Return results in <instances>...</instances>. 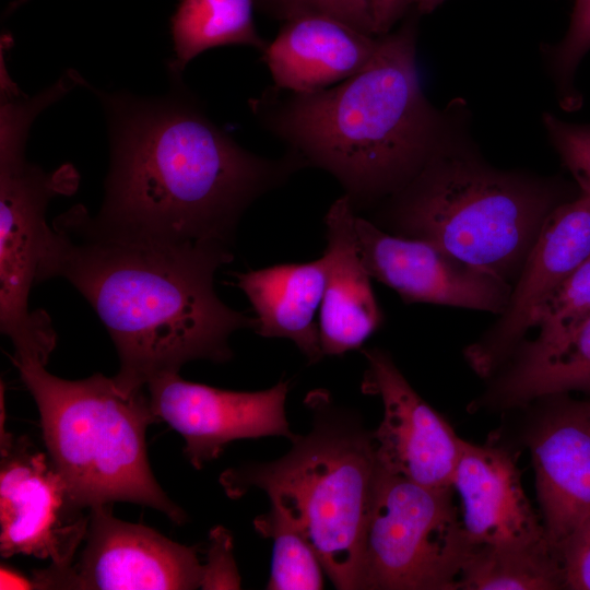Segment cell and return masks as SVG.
I'll use <instances>...</instances> for the list:
<instances>
[{
	"instance_id": "obj_31",
	"label": "cell",
	"mask_w": 590,
	"mask_h": 590,
	"mask_svg": "<svg viewBox=\"0 0 590 590\" xmlns=\"http://www.w3.org/2000/svg\"><path fill=\"white\" fill-rule=\"evenodd\" d=\"M0 588L1 589H33L35 588L33 579L22 576L21 574L1 567L0 570Z\"/></svg>"
},
{
	"instance_id": "obj_34",
	"label": "cell",
	"mask_w": 590,
	"mask_h": 590,
	"mask_svg": "<svg viewBox=\"0 0 590 590\" xmlns=\"http://www.w3.org/2000/svg\"><path fill=\"white\" fill-rule=\"evenodd\" d=\"M2 63H3V56L1 57V64ZM67 74L71 75V78L73 79L75 83V86L80 85V75L75 70L70 69L67 71Z\"/></svg>"
},
{
	"instance_id": "obj_12",
	"label": "cell",
	"mask_w": 590,
	"mask_h": 590,
	"mask_svg": "<svg viewBox=\"0 0 590 590\" xmlns=\"http://www.w3.org/2000/svg\"><path fill=\"white\" fill-rule=\"evenodd\" d=\"M363 353V391L378 396L384 406L381 422L371 432L378 465L424 486L452 487L463 439L411 387L386 351Z\"/></svg>"
},
{
	"instance_id": "obj_10",
	"label": "cell",
	"mask_w": 590,
	"mask_h": 590,
	"mask_svg": "<svg viewBox=\"0 0 590 590\" xmlns=\"http://www.w3.org/2000/svg\"><path fill=\"white\" fill-rule=\"evenodd\" d=\"M0 552L66 567L84 541L90 514L71 495L50 458L26 437L0 434Z\"/></svg>"
},
{
	"instance_id": "obj_14",
	"label": "cell",
	"mask_w": 590,
	"mask_h": 590,
	"mask_svg": "<svg viewBox=\"0 0 590 590\" xmlns=\"http://www.w3.org/2000/svg\"><path fill=\"white\" fill-rule=\"evenodd\" d=\"M590 257V193L581 191L546 217L509 302L497 321L464 350L470 367L488 377L506 363L531 328L536 307L576 268Z\"/></svg>"
},
{
	"instance_id": "obj_21",
	"label": "cell",
	"mask_w": 590,
	"mask_h": 590,
	"mask_svg": "<svg viewBox=\"0 0 590 590\" xmlns=\"http://www.w3.org/2000/svg\"><path fill=\"white\" fill-rule=\"evenodd\" d=\"M252 0H180L170 20L175 58L169 71L181 73L202 51L226 45H247L261 52L267 43L252 16Z\"/></svg>"
},
{
	"instance_id": "obj_2",
	"label": "cell",
	"mask_w": 590,
	"mask_h": 590,
	"mask_svg": "<svg viewBox=\"0 0 590 590\" xmlns=\"http://www.w3.org/2000/svg\"><path fill=\"white\" fill-rule=\"evenodd\" d=\"M169 92L99 98L109 131L110 164L96 221L130 235L232 246L250 204L303 168L287 152L268 158L240 146L205 114L169 71Z\"/></svg>"
},
{
	"instance_id": "obj_30",
	"label": "cell",
	"mask_w": 590,
	"mask_h": 590,
	"mask_svg": "<svg viewBox=\"0 0 590 590\" xmlns=\"http://www.w3.org/2000/svg\"><path fill=\"white\" fill-rule=\"evenodd\" d=\"M376 35H386L402 11L413 0H368Z\"/></svg>"
},
{
	"instance_id": "obj_7",
	"label": "cell",
	"mask_w": 590,
	"mask_h": 590,
	"mask_svg": "<svg viewBox=\"0 0 590 590\" xmlns=\"http://www.w3.org/2000/svg\"><path fill=\"white\" fill-rule=\"evenodd\" d=\"M40 113L26 98H8L0 107V329L14 355L47 364L56 334L44 311H30L28 296L46 253L51 227L49 201L76 190L79 174L71 165L51 173L25 160L33 120Z\"/></svg>"
},
{
	"instance_id": "obj_11",
	"label": "cell",
	"mask_w": 590,
	"mask_h": 590,
	"mask_svg": "<svg viewBox=\"0 0 590 590\" xmlns=\"http://www.w3.org/2000/svg\"><path fill=\"white\" fill-rule=\"evenodd\" d=\"M146 389L158 420L184 437V452L196 469L236 439L296 436L285 414L288 381L245 392L187 381L176 373L152 380Z\"/></svg>"
},
{
	"instance_id": "obj_17",
	"label": "cell",
	"mask_w": 590,
	"mask_h": 590,
	"mask_svg": "<svg viewBox=\"0 0 590 590\" xmlns=\"http://www.w3.org/2000/svg\"><path fill=\"white\" fill-rule=\"evenodd\" d=\"M356 211L347 196L337 199L326 217L324 290L319 315L323 355L359 349L380 327L382 312L362 260Z\"/></svg>"
},
{
	"instance_id": "obj_20",
	"label": "cell",
	"mask_w": 590,
	"mask_h": 590,
	"mask_svg": "<svg viewBox=\"0 0 590 590\" xmlns=\"http://www.w3.org/2000/svg\"><path fill=\"white\" fill-rule=\"evenodd\" d=\"M508 359L485 393L486 403L514 408L570 391L590 396V317L553 345L521 343Z\"/></svg>"
},
{
	"instance_id": "obj_16",
	"label": "cell",
	"mask_w": 590,
	"mask_h": 590,
	"mask_svg": "<svg viewBox=\"0 0 590 590\" xmlns=\"http://www.w3.org/2000/svg\"><path fill=\"white\" fill-rule=\"evenodd\" d=\"M528 445L545 536L556 548L590 516V400H564Z\"/></svg>"
},
{
	"instance_id": "obj_5",
	"label": "cell",
	"mask_w": 590,
	"mask_h": 590,
	"mask_svg": "<svg viewBox=\"0 0 590 590\" xmlns=\"http://www.w3.org/2000/svg\"><path fill=\"white\" fill-rule=\"evenodd\" d=\"M13 363L37 405L49 458L79 505L131 502L186 521L149 464L145 432L158 417L148 393L125 392L102 374L62 379L31 356Z\"/></svg>"
},
{
	"instance_id": "obj_13",
	"label": "cell",
	"mask_w": 590,
	"mask_h": 590,
	"mask_svg": "<svg viewBox=\"0 0 590 590\" xmlns=\"http://www.w3.org/2000/svg\"><path fill=\"white\" fill-rule=\"evenodd\" d=\"M362 260L371 279L408 304L423 303L500 315L512 285L428 241L390 234L356 216Z\"/></svg>"
},
{
	"instance_id": "obj_4",
	"label": "cell",
	"mask_w": 590,
	"mask_h": 590,
	"mask_svg": "<svg viewBox=\"0 0 590 590\" xmlns=\"http://www.w3.org/2000/svg\"><path fill=\"white\" fill-rule=\"evenodd\" d=\"M312 428L295 436L291 450L268 463L222 473L232 498L264 491L271 507L307 539L338 589H359L363 543L378 468L371 432L352 411L321 390L307 396Z\"/></svg>"
},
{
	"instance_id": "obj_32",
	"label": "cell",
	"mask_w": 590,
	"mask_h": 590,
	"mask_svg": "<svg viewBox=\"0 0 590 590\" xmlns=\"http://www.w3.org/2000/svg\"><path fill=\"white\" fill-rule=\"evenodd\" d=\"M445 0H413L416 8L422 13H429Z\"/></svg>"
},
{
	"instance_id": "obj_23",
	"label": "cell",
	"mask_w": 590,
	"mask_h": 590,
	"mask_svg": "<svg viewBox=\"0 0 590 590\" xmlns=\"http://www.w3.org/2000/svg\"><path fill=\"white\" fill-rule=\"evenodd\" d=\"M258 534L273 540L269 590H317L323 588L322 564L303 533L279 510L258 516Z\"/></svg>"
},
{
	"instance_id": "obj_1",
	"label": "cell",
	"mask_w": 590,
	"mask_h": 590,
	"mask_svg": "<svg viewBox=\"0 0 590 590\" xmlns=\"http://www.w3.org/2000/svg\"><path fill=\"white\" fill-rule=\"evenodd\" d=\"M234 259L216 241H169L102 226L78 204L54 220L37 283L63 278L94 308L118 353L125 392L179 373L188 362L232 358L228 341L255 317L224 304L219 268Z\"/></svg>"
},
{
	"instance_id": "obj_18",
	"label": "cell",
	"mask_w": 590,
	"mask_h": 590,
	"mask_svg": "<svg viewBox=\"0 0 590 590\" xmlns=\"http://www.w3.org/2000/svg\"><path fill=\"white\" fill-rule=\"evenodd\" d=\"M379 40L332 16L305 14L286 21L262 59L274 86L296 93L316 92L364 68Z\"/></svg>"
},
{
	"instance_id": "obj_28",
	"label": "cell",
	"mask_w": 590,
	"mask_h": 590,
	"mask_svg": "<svg viewBox=\"0 0 590 590\" xmlns=\"http://www.w3.org/2000/svg\"><path fill=\"white\" fill-rule=\"evenodd\" d=\"M564 589L590 590V516L556 548Z\"/></svg>"
},
{
	"instance_id": "obj_15",
	"label": "cell",
	"mask_w": 590,
	"mask_h": 590,
	"mask_svg": "<svg viewBox=\"0 0 590 590\" xmlns=\"http://www.w3.org/2000/svg\"><path fill=\"white\" fill-rule=\"evenodd\" d=\"M451 486L473 547L548 544L542 518L523 489L516 456L505 447L463 440Z\"/></svg>"
},
{
	"instance_id": "obj_29",
	"label": "cell",
	"mask_w": 590,
	"mask_h": 590,
	"mask_svg": "<svg viewBox=\"0 0 590 590\" xmlns=\"http://www.w3.org/2000/svg\"><path fill=\"white\" fill-rule=\"evenodd\" d=\"M240 577L233 556L232 535L222 527L211 531L201 589H239Z\"/></svg>"
},
{
	"instance_id": "obj_22",
	"label": "cell",
	"mask_w": 590,
	"mask_h": 590,
	"mask_svg": "<svg viewBox=\"0 0 590 590\" xmlns=\"http://www.w3.org/2000/svg\"><path fill=\"white\" fill-rule=\"evenodd\" d=\"M564 589L562 566L550 544L473 547L455 590Z\"/></svg>"
},
{
	"instance_id": "obj_33",
	"label": "cell",
	"mask_w": 590,
	"mask_h": 590,
	"mask_svg": "<svg viewBox=\"0 0 590 590\" xmlns=\"http://www.w3.org/2000/svg\"><path fill=\"white\" fill-rule=\"evenodd\" d=\"M28 0H13L7 10V13L13 12L15 9L27 2Z\"/></svg>"
},
{
	"instance_id": "obj_3",
	"label": "cell",
	"mask_w": 590,
	"mask_h": 590,
	"mask_svg": "<svg viewBox=\"0 0 590 590\" xmlns=\"http://www.w3.org/2000/svg\"><path fill=\"white\" fill-rule=\"evenodd\" d=\"M415 48L406 25L380 36L367 64L337 85L308 93L273 85L250 108L303 167L327 170L355 211L368 208L402 189L441 148Z\"/></svg>"
},
{
	"instance_id": "obj_6",
	"label": "cell",
	"mask_w": 590,
	"mask_h": 590,
	"mask_svg": "<svg viewBox=\"0 0 590 590\" xmlns=\"http://www.w3.org/2000/svg\"><path fill=\"white\" fill-rule=\"evenodd\" d=\"M555 190L440 148L389 197L396 235L428 241L514 285L555 206Z\"/></svg>"
},
{
	"instance_id": "obj_27",
	"label": "cell",
	"mask_w": 590,
	"mask_h": 590,
	"mask_svg": "<svg viewBox=\"0 0 590 590\" xmlns=\"http://www.w3.org/2000/svg\"><path fill=\"white\" fill-rule=\"evenodd\" d=\"M590 50V0H575L570 23L560 43L552 48V64L560 83L568 87L575 71Z\"/></svg>"
},
{
	"instance_id": "obj_8",
	"label": "cell",
	"mask_w": 590,
	"mask_h": 590,
	"mask_svg": "<svg viewBox=\"0 0 590 590\" xmlns=\"http://www.w3.org/2000/svg\"><path fill=\"white\" fill-rule=\"evenodd\" d=\"M453 492L417 484L378 465L359 589L455 590L473 546Z\"/></svg>"
},
{
	"instance_id": "obj_19",
	"label": "cell",
	"mask_w": 590,
	"mask_h": 590,
	"mask_svg": "<svg viewBox=\"0 0 590 590\" xmlns=\"http://www.w3.org/2000/svg\"><path fill=\"white\" fill-rule=\"evenodd\" d=\"M324 260L282 263L245 273H237V286L245 293L255 311V331L264 338L288 339L310 364L324 355L319 323L324 290Z\"/></svg>"
},
{
	"instance_id": "obj_26",
	"label": "cell",
	"mask_w": 590,
	"mask_h": 590,
	"mask_svg": "<svg viewBox=\"0 0 590 590\" xmlns=\"http://www.w3.org/2000/svg\"><path fill=\"white\" fill-rule=\"evenodd\" d=\"M276 13L286 21L305 14L338 19L364 33L376 35L368 0H272Z\"/></svg>"
},
{
	"instance_id": "obj_9",
	"label": "cell",
	"mask_w": 590,
	"mask_h": 590,
	"mask_svg": "<svg viewBox=\"0 0 590 590\" xmlns=\"http://www.w3.org/2000/svg\"><path fill=\"white\" fill-rule=\"evenodd\" d=\"M85 545L76 563L37 570V589H198L204 564L194 547L122 521L108 505L90 509Z\"/></svg>"
},
{
	"instance_id": "obj_24",
	"label": "cell",
	"mask_w": 590,
	"mask_h": 590,
	"mask_svg": "<svg viewBox=\"0 0 590 590\" xmlns=\"http://www.w3.org/2000/svg\"><path fill=\"white\" fill-rule=\"evenodd\" d=\"M590 317V257L558 284L534 310L530 327L539 329L531 347H546ZM520 343V344H521Z\"/></svg>"
},
{
	"instance_id": "obj_25",
	"label": "cell",
	"mask_w": 590,
	"mask_h": 590,
	"mask_svg": "<svg viewBox=\"0 0 590 590\" xmlns=\"http://www.w3.org/2000/svg\"><path fill=\"white\" fill-rule=\"evenodd\" d=\"M543 121L552 144L580 190L590 193V125L567 122L552 114L544 115Z\"/></svg>"
}]
</instances>
